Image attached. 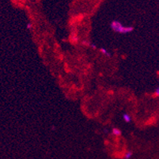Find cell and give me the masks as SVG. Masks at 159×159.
Instances as JSON below:
<instances>
[{
  "label": "cell",
  "instance_id": "3",
  "mask_svg": "<svg viewBox=\"0 0 159 159\" xmlns=\"http://www.w3.org/2000/svg\"><path fill=\"white\" fill-rule=\"evenodd\" d=\"M112 133H113V135H115V136H119L121 135V132H120V130L118 128L112 129Z\"/></svg>",
  "mask_w": 159,
  "mask_h": 159
},
{
  "label": "cell",
  "instance_id": "1",
  "mask_svg": "<svg viewBox=\"0 0 159 159\" xmlns=\"http://www.w3.org/2000/svg\"><path fill=\"white\" fill-rule=\"evenodd\" d=\"M111 28H112V30L115 31L116 33H122L124 26L122 25V24L120 21H113L112 23H111Z\"/></svg>",
  "mask_w": 159,
  "mask_h": 159
},
{
  "label": "cell",
  "instance_id": "2",
  "mask_svg": "<svg viewBox=\"0 0 159 159\" xmlns=\"http://www.w3.org/2000/svg\"><path fill=\"white\" fill-rule=\"evenodd\" d=\"M133 29H134V28L131 27V26H128V27H124L122 33H131V32H132V31H133Z\"/></svg>",
  "mask_w": 159,
  "mask_h": 159
},
{
  "label": "cell",
  "instance_id": "5",
  "mask_svg": "<svg viewBox=\"0 0 159 159\" xmlns=\"http://www.w3.org/2000/svg\"><path fill=\"white\" fill-rule=\"evenodd\" d=\"M101 51H102V53H103L104 55H107L108 57H110V54L108 53V51H107V50H106L105 48H101Z\"/></svg>",
  "mask_w": 159,
  "mask_h": 159
},
{
  "label": "cell",
  "instance_id": "8",
  "mask_svg": "<svg viewBox=\"0 0 159 159\" xmlns=\"http://www.w3.org/2000/svg\"><path fill=\"white\" fill-rule=\"evenodd\" d=\"M90 47H93V49H96L97 48V47H96V45L94 44H90Z\"/></svg>",
  "mask_w": 159,
  "mask_h": 159
},
{
  "label": "cell",
  "instance_id": "6",
  "mask_svg": "<svg viewBox=\"0 0 159 159\" xmlns=\"http://www.w3.org/2000/svg\"><path fill=\"white\" fill-rule=\"evenodd\" d=\"M132 156V151H128V152L126 153L124 158H125V159H129L131 158Z\"/></svg>",
  "mask_w": 159,
  "mask_h": 159
},
{
  "label": "cell",
  "instance_id": "9",
  "mask_svg": "<svg viewBox=\"0 0 159 159\" xmlns=\"http://www.w3.org/2000/svg\"><path fill=\"white\" fill-rule=\"evenodd\" d=\"M27 27H28V29H32V25H31L30 23H29V24H28Z\"/></svg>",
  "mask_w": 159,
  "mask_h": 159
},
{
  "label": "cell",
  "instance_id": "4",
  "mask_svg": "<svg viewBox=\"0 0 159 159\" xmlns=\"http://www.w3.org/2000/svg\"><path fill=\"white\" fill-rule=\"evenodd\" d=\"M123 117H124V121H125L126 123H129V122H131V117H130L128 114L124 113V114L123 115Z\"/></svg>",
  "mask_w": 159,
  "mask_h": 159
},
{
  "label": "cell",
  "instance_id": "7",
  "mask_svg": "<svg viewBox=\"0 0 159 159\" xmlns=\"http://www.w3.org/2000/svg\"><path fill=\"white\" fill-rule=\"evenodd\" d=\"M156 96H159V88H157L155 90Z\"/></svg>",
  "mask_w": 159,
  "mask_h": 159
}]
</instances>
